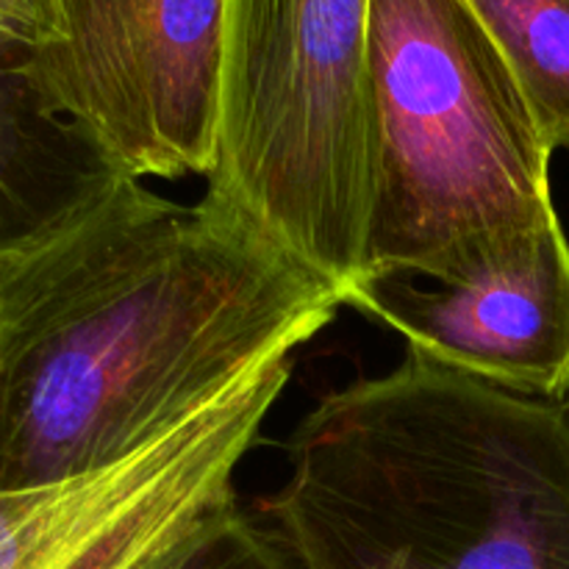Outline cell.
Masks as SVG:
<instances>
[{"label": "cell", "instance_id": "3", "mask_svg": "<svg viewBox=\"0 0 569 569\" xmlns=\"http://www.w3.org/2000/svg\"><path fill=\"white\" fill-rule=\"evenodd\" d=\"M370 83L365 278L453 283L559 222L553 150L467 0H370Z\"/></svg>", "mask_w": 569, "mask_h": 569}, {"label": "cell", "instance_id": "1", "mask_svg": "<svg viewBox=\"0 0 569 569\" xmlns=\"http://www.w3.org/2000/svg\"><path fill=\"white\" fill-rule=\"evenodd\" d=\"M339 306L237 211L120 178L0 261V489L133 459L261 361L315 339Z\"/></svg>", "mask_w": 569, "mask_h": 569}, {"label": "cell", "instance_id": "11", "mask_svg": "<svg viewBox=\"0 0 569 569\" xmlns=\"http://www.w3.org/2000/svg\"><path fill=\"white\" fill-rule=\"evenodd\" d=\"M59 3L56 0H0V44L37 53L56 37Z\"/></svg>", "mask_w": 569, "mask_h": 569}, {"label": "cell", "instance_id": "8", "mask_svg": "<svg viewBox=\"0 0 569 569\" xmlns=\"http://www.w3.org/2000/svg\"><path fill=\"white\" fill-rule=\"evenodd\" d=\"M244 378L170 437L111 470L53 487L0 489V569L64 567L83 545L153 492L203 445Z\"/></svg>", "mask_w": 569, "mask_h": 569}, {"label": "cell", "instance_id": "6", "mask_svg": "<svg viewBox=\"0 0 569 569\" xmlns=\"http://www.w3.org/2000/svg\"><path fill=\"white\" fill-rule=\"evenodd\" d=\"M345 306L403 333L411 350L528 398L569 395V242L561 222L437 289L365 278Z\"/></svg>", "mask_w": 569, "mask_h": 569}, {"label": "cell", "instance_id": "12", "mask_svg": "<svg viewBox=\"0 0 569 569\" xmlns=\"http://www.w3.org/2000/svg\"><path fill=\"white\" fill-rule=\"evenodd\" d=\"M565 403H567V409H569V395H567V400H565Z\"/></svg>", "mask_w": 569, "mask_h": 569}, {"label": "cell", "instance_id": "9", "mask_svg": "<svg viewBox=\"0 0 569 569\" xmlns=\"http://www.w3.org/2000/svg\"><path fill=\"white\" fill-rule=\"evenodd\" d=\"M509 64L548 148L569 150V0H467Z\"/></svg>", "mask_w": 569, "mask_h": 569}, {"label": "cell", "instance_id": "7", "mask_svg": "<svg viewBox=\"0 0 569 569\" xmlns=\"http://www.w3.org/2000/svg\"><path fill=\"white\" fill-rule=\"evenodd\" d=\"M31 59L33 50L0 44V261L59 233L122 178L44 100Z\"/></svg>", "mask_w": 569, "mask_h": 569}, {"label": "cell", "instance_id": "2", "mask_svg": "<svg viewBox=\"0 0 569 569\" xmlns=\"http://www.w3.org/2000/svg\"><path fill=\"white\" fill-rule=\"evenodd\" d=\"M261 503L300 569H569V409L406 350L326 395Z\"/></svg>", "mask_w": 569, "mask_h": 569}, {"label": "cell", "instance_id": "10", "mask_svg": "<svg viewBox=\"0 0 569 569\" xmlns=\"http://www.w3.org/2000/svg\"><path fill=\"white\" fill-rule=\"evenodd\" d=\"M137 569H300L272 528L244 515L237 495L189 522Z\"/></svg>", "mask_w": 569, "mask_h": 569}, {"label": "cell", "instance_id": "5", "mask_svg": "<svg viewBox=\"0 0 569 569\" xmlns=\"http://www.w3.org/2000/svg\"><path fill=\"white\" fill-rule=\"evenodd\" d=\"M59 28L33 83L122 178L214 167L226 0H56Z\"/></svg>", "mask_w": 569, "mask_h": 569}, {"label": "cell", "instance_id": "4", "mask_svg": "<svg viewBox=\"0 0 569 569\" xmlns=\"http://www.w3.org/2000/svg\"><path fill=\"white\" fill-rule=\"evenodd\" d=\"M206 181L345 303L367 270L376 183L370 0H226Z\"/></svg>", "mask_w": 569, "mask_h": 569}]
</instances>
